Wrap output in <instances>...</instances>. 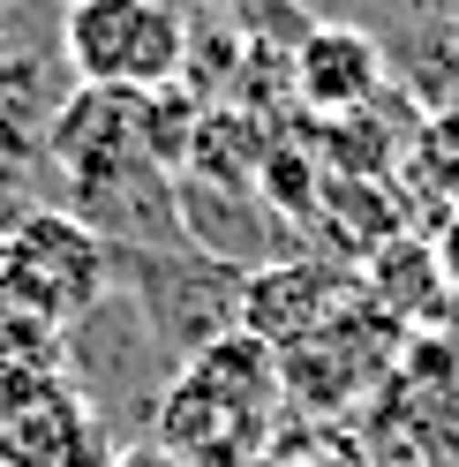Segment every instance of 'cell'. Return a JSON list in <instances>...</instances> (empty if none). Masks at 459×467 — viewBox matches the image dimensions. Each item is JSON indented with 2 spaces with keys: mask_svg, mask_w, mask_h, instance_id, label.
I'll list each match as a JSON object with an SVG mask.
<instances>
[{
  "mask_svg": "<svg viewBox=\"0 0 459 467\" xmlns=\"http://www.w3.org/2000/svg\"><path fill=\"white\" fill-rule=\"evenodd\" d=\"M61 53L83 76V91L151 99L158 83L181 76L189 23H181L174 0H68L61 8Z\"/></svg>",
  "mask_w": 459,
  "mask_h": 467,
  "instance_id": "obj_1",
  "label": "cell"
},
{
  "mask_svg": "<svg viewBox=\"0 0 459 467\" xmlns=\"http://www.w3.org/2000/svg\"><path fill=\"white\" fill-rule=\"evenodd\" d=\"M0 279L31 302L46 325H76L83 309L106 295V242L91 219L76 212H23L0 226Z\"/></svg>",
  "mask_w": 459,
  "mask_h": 467,
  "instance_id": "obj_2",
  "label": "cell"
},
{
  "mask_svg": "<svg viewBox=\"0 0 459 467\" xmlns=\"http://www.w3.org/2000/svg\"><path fill=\"white\" fill-rule=\"evenodd\" d=\"M106 437L91 400L68 385V369L23 377L0 392V467H106Z\"/></svg>",
  "mask_w": 459,
  "mask_h": 467,
  "instance_id": "obj_3",
  "label": "cell"
},
{
  "mask_svg": "<svg viewBox=\"0 0 459 467\" xmlns=\"http://www.w3.org/2000/svg\"><path fill=\"white\" fill-rule=\"evenodd\" d=\"M339 317V279L324 265H264L249 272V286L234 295V332H249L256 347H271V355H294L309 347L324 325Z\"/></svg>",
  "mask_w": 459,
  "mask_h": 467,
  "instance_id": "obj_4",
  "label": "cell"
},
{
  "mask_svg": "<svg viewBox=\"0 0 459 467\" xmlns=\"http://www.w3.org/2000/svg\"><path fill=\"white\" fill-rule=\"evenodd\" d=\"M294 83H301V99L324 106V113H362L384 91V53L362 31H317L294 53Z\"/></svg>",
  "mask_w": 459,
  "mask_h": 467,
  "instance_id": "obj_5",
  "label": "cell"
},
{
  "mask_svg": "<svg viewBox=\"0 0 459 467\" xmlns=\"http://www.w3.org/2000/svg\"><path fill=\"white\" fill-rule=\"evenodd\" d=\"M369 302L392 325H429L444 309V265L437 242H414V234H392V242L369 249Z\"/></svg>",
  "mask_w": 459,
  "mask_h": 467,
  "instance_id": "obj_6",
  "label": "cell"
},
{
  "mask_svg": "<svg viewBox=\"0 0 459 467\" xmlns=\"http://www.w3.org/2000/svg\"><path fill=\"white\" fill-rule=\"evenodd\" d=\"M31 83H38V68L23 61V46H15L8 31H0V106H8L15 91H31Z\"/></svg>",
  "mask_w": 459,
  "mask_h": 467,
  "instance_id": "obj_7",
  "label": "cell"
},
{
  "mask_svg": "<svg viewBox=\"0 0 459 467\" xmlns=\"http://www.w3.org/2000/svg\"><path fill=\"white\" fill-rule=\"evenodd\" d=\"M106 467H181L174 452H158V445H128V452H113Z\"/></svg>",
  "mask_w": 459,
  "mask_h": 467,
  "instance_id": "obj_8",
  "label": "cell"
},
{
  "mask_svg": "<svg viewBox=\"0 0 459 467\" xmlns=\"http://www.w3.org/2000/svg\"><path fill=\"white\" fill-rule=\"evenodd\" d=\"M437 265H444V286H459V219H444V242H437Z\"/></svg>",
  "mask_w": 459,
  "mask_h": 467,
  "instance_id": "obj_9",
  "label": "cell"
},
{
  "mask_svg": "<svg viewBox=\"0 0 459 467\" xmlns=\"http://www.w3.org/2000/svg\"><path fill=\"white\" fill-rule=\"evenodd\" d=\"M452 38H459V8H452Z\"/></svg>",
  "mask_w": 459,
  "mask_h": 467,
  "instance_id": "obj_10",
  "label": "cell"
}]
</instances>
